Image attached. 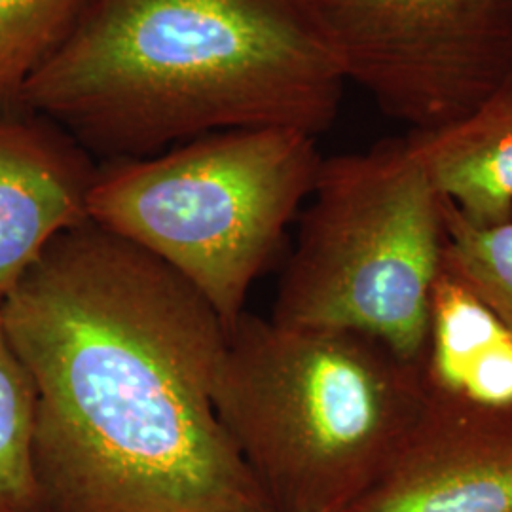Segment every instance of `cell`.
<instances>
[{
  "label": "cell",
  "instance_id": "cell-1",
  "mask_svg": "<svg viewBox=\"0 0 512 512\" xmlns=\"http://www.w3.org/2000/svg\"><path fill=\"white\" fill-rule=\"evenodd\" d=\"M0 308L40 512H272L213 403L226 327L162 260L88 220Z\"/></svg>",
  "mask_w": 512,
  "mask_h": 512
},
{
  "label": "cell",
  "instance_id": "cell-2",
  "mask_svg": "<svg viewBox=\"0 0 512 512\" xmlns=\"http://www.w3.org/2000/svg\"><path fill=\"white\" fill-rule=\"evenodd\" d=\"M344 88L285 0H86L16 101L109 162L232 129L317 137Z\"/></svg>",
  "mask_w": 512,
  "mask_h": 512
},
{
  "label": "cell",
  "instance_id": "cell-3",
  "mask_svg": "<svg viewBox=\"0 0 512 512\" xmlns=\"http://www.w3.org/2000/svg\"><path fill=\"white\" fill-rule=\"evenodd\" d=\"M420 365L372 336L243 311L213 403L272 512H344L423 408Z\"/></svg>",
  "mask_w": 512,
  "mask_h": 512
},
{
  "label": "cell",
  "instance_id": "cell-4",
  "mask_svg": "<svg viewBox=\"0 0 512 512\" xmlns=\"http://www.w3.org/2000/svg\"><path fill=\"white\" fill-rule=\"evenodd\" d=\"M321 164L317 137L304 131H220L103 162L88 213L181 275L228 329L310 200Z\"/></svg>",
  "mask_w": 512,
  "mask_h": 512
},
{
  "label": "cell",
  "instance_id": "cell-5",
  "mask_svg": "<svg viewBox=\"0 0 512 512\" xmlns=\"http://www.w3.org/2000/svg\"><path fill=\"white\" fill-rule=\"evenodd\" d=\"M444 241V196L404 137L323 158L270 319L361 332L420 365Z\"/></svg>",
  "mask_w": 512,
  "mask_h": 512
},
{
  "label": "cell",
  "instance_id": "cell-6",
  "mask_svg": "<svg viewBox=\"0 0 512 512\" xmlns=\"http://www.w3.org/2000/svg\"><path fill=\"white\" fill-rule=\"evenodd\" d=\"M346 84L410 131L471 116L512 73V0H285Z\"/></svg>",
  "mask_w": 512,
  "mask_h": 512
},
{
  "label": "cell",
  "instance_id": "cell-7",
  "mask_svg": "<svg viewBox=\"0 0 512 512\" xmlns=\"http://www.w3.org/2000/svg\"><path fill=\"white\" fill-rule=\"evenodd\" d=\"M344 512H512V416L425 399L384 471Z\"/></svg>",
  "mask_w": 512,
  "mask_h": 512
},
{
  "label": "cell",
  "instance_id": "cell-8",
  "mask_svg": "<svg viewBox=\"0 0 512 512\" xmlns=\"http://www.w3.org/2000/svg\"><path fill=\"white\" fill-rule=\"evenodd\" d=\"M97 167L57 122L0 101V304L55 238L90 220Z\"/></svg>",
  "mask_w": 512,
  "mask_h": 512
},
{
  "label": "cell",
  "instance_id": "cell-9",
  "mask_svg": "<svg viewBox=\"0 0 512 512\" xmlns=\"http://www.w3.org/2000/svg\"><path fill=\"white\" fill-rule=\"evenodd\" d=\"M425 399L512 416V329L442 270L420 361Z\"/></svg>",
  "mask_w": 512,
  "mask_h": 512
},
{
  "label": "cell",
  "instance_id": "cell-10",
  "mask_svg": "<svg viewBox=\"0 0 512 512\" xmlns=\"http://www.w3.org/2000/svg\"><path fill=\"white\" fill-rule=\"evenodd\" d=\"M404 139L465 219L490 226L512 217V86L452 126Z\"/></svg>",
  "mask_w": 512,
  "mask_h": 512
},
{
  "label": "cell",
  "instance_id": "cell-11",
  "mask_svg": "<svg viewBox=\"0 0 512 512\" xmlns=\"http://www.w3.org/2000/svg\"><path fill=\"white\" fill-rule=\"evenodd\" d=\"M35 389L0 308V512H40L31 465Z\"/></svg>",
  "mask_w": 512,
  "mask_h": 512
},
{
  "label": "cell",
  "instance_id": "cell-12",
  "mask_svg": "<svg viewBox=\"0 0 512 512\" xmlns=\"http://www.w3.org/2000/svg\"><path fill=\"white\" fill-rule=\"evenodd\" d=\"M442 270L475 293L512 329V217L480 226L444 198Z\"/></svg>",
  "mask_w": 512,
  "mask_h": 512
},
{
  "label": "cell",
  "instance_id": "cell-13",
  "mask_svg": "<svg viewBox=\"0 0 512 512\" xmlns=\"http://www.w3.org/2000/svg\"><path fill=\"white\" fill-rule=\"evenodd\" d=\"M86 0H0V101L23 84L73 29Z\"/></svg>",
  "mask_w": 512,
  "mask_h": 512
},
{
  "label": "cell",
  "instance_id": "cell-14",
  "mask_svg": "<svg viewBox=\"0 0 512 512\" xmlns=\"http://www.w3.org/2000/svg\"><path fill=\"white\" fill-rule=\"evenodd\" d=\"M507 86H512V73L511 76H509V82H507Z\"/></svg>",
  "mask_w": 512,
  "mask_h": 512
}]
</instances>
